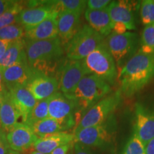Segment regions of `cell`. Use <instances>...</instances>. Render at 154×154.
Returning <instances> with one entry per match:
<instances>
[{
  "label": "cell",
  "mask_w": 154,
  "mask_h": 154,
  "mask_svg": "<svg viewBox=\"0 0 154 154\" xmlns=\"http://www.w3.org/2000/svg\"><path fill=\"white\" fill-rule=\"evenodd\" d=\"M154 77L153 55L138 51L127 61L118 74L120 92L127 97L134 96L147 85Z\"/></svg>",
  "instance_id": "cell-1"
},
{
  "label": "cell",
  "mask_w": 154,
  "mask_h": 154,
  "mask_svg": "<svg viewBox=\"0 0 154 154\" xmlns=\"http://www.w3.org/2000/svg\"><path fill=\"white\" fill-rule=\"evenodd\" d=\"M25 52L34 72L53 76L64 49L59 37L40 41L25 39Z\"/></svg>",
  "instance_id": "cell-2"
},
{
  "label": "cell",
  "mask_w": 154,
  "mask_h": 154,
  "mask_svg": "<svg viewBox=\"0 0 154 154\" xmlns=\"http://www.w3.org/2000/svg\"><path fill=\"white\" fill-rule=\"evenodd\" d=\"M111 92V86L95 74L86 75L80 81L70 96L79 111H87Z\"/></svg>",
  "instance_id": "cell-3"
},
{
  "label": "cell",
  "mask_w": 154,
  "mask_h": 154,
  "mask_svg": "<svg viewBox=\"0 0 154 154\" xmlns=\"http://www.w3.org/2000/svg\"><path fill=\"white\" fill-rule=\"evenodd\" d=\"M83 61L90 74L100 77L110 86L114 85L118 78V71L105 42H102Z\"/></svg>",
  "instance_id": "cell-4"
},
{
  "label": "cell",
  "mask_w": 154,
  "mask_h": 154,
  "mask_svg": "<svg viewBox=\"0 0 154 154\" xmlns=\"http://www.w3.org/2000/svg\"><path fill=\"white\" fill-rule=\"evenodd\" d=\"M103 42V36L89 25H84L65 46L64 51L69 60H83Z\"/></svg>",
  "instance_id": "cell-5"
},
{
  "label": "cell",
  "mask_w": 154,
  "mask_h": 154,
  "mask_svg": "<svg viewBox=\"0 0 154 154\" xmlns=\"http://www.w3.org/2000/svg\"><path fill=\"white\" fill-rule=\"evenodd\" d=\"M121 101L120 91L109 94L90 108L83 115L75 128L74 132L83 128L103 124L113 116Z\"/></svg>",
  "instance_id": "cell-6"
},
{
  "label": "cell",
  "mask_w": 154,
  "mask_h": 154,
  "mask_svg": "<svg viewBox=\"0 0 154 154\" xmlns=\"http://www.w3.org/2000/svg\"><path fill=\"white\" fill-rule=\"evenodd\" d=\"M106 43L114 59L119 74L136 51L138 43L137 34L129 32L123 34L111 33L108 36Z\"/></svg>",
  "instance_id": "cell-7"
},
{
  "label": "cell",
  "mask_w": 154,
  "mask_h": 154,
  "mask_svg": "<svg viewBox=\"0 0 154 154\" xmlns=\"http://www.w3.org/2000/svg\"><path fill=\"white\" fill-rule=\"evenodd\" d=\"M109 118L103 124L87 127L74 132L75 142H78L88 147H99L109 145L113 140L111 124L114 121Z\"/></svg>",
  "instance_id": "cell-8"
},
{
  "label": "cell",
  "mask_w": 154,
  "mask_h": 154,
  "mask_svg": "<svg viewBox=\"0 0 154 154\" xmlns=\"http://www.w3.org/2000/svg\"><path fill=\"white\" fill-rule=\"evenodd\" d=\"M59 72V89L68 99L74 93L80 81L86 75L91 74L83 60H68L60 67Z\"/></svg>",
  "instance_id": "cell-9"
},
{
  "label": "cell",
  "mask_w": 154,
  "mask_h": 154,
  "mask_svg": "<svg viewBox=\"0 0 154 154\" xmlns=\"http://www.w3.org/2000/svg\"><path fill=\"white\" fill-rule=\"evenodd\" d=\"M29 7L21 11L17 18V23L22 25L25 30L37 26L40 23L56 13L53 1H29Z\"/></svg>",
  "instance_id": "cell-10"
},
{
  "label": "cell",
  "mask_w": 154,
  "mask_h": 154,
  "mask_svg": "<svg viewBox=\"0 0 154 154\" xmlns=\"http://www.w3.org/2000/svg\"><path fill=\"white\" fill-rule=\"evenodd\" d=\"M79 111L74 101L58 91L49 99V118L64 121L74 126V113Z\"/></svg>",
  "instance_id": "cell-11"
},
{
  "label": "cell",
  "mask_w": 154,
  "mask_h": 154,
  "mask_svg": "<svg viewBox=\"0 0 154 154\" xmlns=\"http://www.w3.org/2000/svg\"><path fill=\"white\" fill-rule=\"evenodd\" d=\"M6 138L11 150L23 152L34 146L38 137L28 125L17 123L7 132Z\"/></svg>",
  "instance_id": "cell-12"
},
{
  "label": "cell",
  "mask_w": 154,
  "mask_h": 154,
  "mask_svg": "<svg viewBox=\"0 0 154 154\" xmlns=\"http://www.w3.org/2000/svg\"><path fill=\"white\" fill-rule=\"evenodd\" d=\"M26 88L36 101L49 99L59 91V83L57 77L34 72V76L26 85Z\"/></svg>",
  "instance_id": "cell-13"
},
{
  "label": "cell",
  "mask_w": 154,
  "mask_h": 154,
  "mask_svg": "<svg viewBox=\"0 0 154 154\" xmlns=\"http://www.w3.org/2000/svg\"><path fill=\"white\" fill-rule=\"evenodd\" d=\"M146 146L154 138V111L137 103L135 109L134 134Z\"/></svg>",
  "instance_id": "cell-14"
},
{
  "label": "cell",
  "mask_w": 154,
  "mask_h": 154,
  "mask_svg": "<svg viewBox=\"0 0 154 154\" xmlns=\"http://www.w3.org/2000/svg\"><path fill=\"white\" fill-rule=\"evenodd\" d=\"M34 71L29 64L27 57L3 70V77L7 89L16 86L26 87Z\"/></svg>",
  "instance_id": "cell-15"
},
{
  "label": "cell",
  "mask_w": 154,
  "mask_h": 154,
  "mask_svg": "<svg viewBox=\"0 0 154 154\" xmlns=\"http://www.w3.org/2000/svg\"><path fill=\"white\" fill-rule=\"evenodd\" d=\"M81 14L69 11H61L57 17L58 37L63 49L80 29Z\"/></svg>",
  "instance_id": "cell-16"
},
{
  "label": "cell",
  "mask_w": 154,
  "mask_h": 154,
  "mask_svg": "<svg viewBox=\"0 0 154 154\" xmlns=\"http://www.w3.org/2000/svg\"><path fill=\"white\" fill-rule=\"evenodd\" d=\"M136 3L131 1H111L108 7L109 15L112 22H121L127 26L128 30L136 29L134 7Z\"/></svg>",
  "instance_id": "cell-17"
},
{
  "label": "cell",
  "mask_w": 154,
  "mask_h": 154,
  "mask_svg": "<svg viewBox=\"0 0 154 154\" xmlns=\"http://www.w3.org/2000/svg\"><path fill=\"white\" fill-rule=\"evenodd\" d=\"M7 91L24 123L37 101L24 86H16L8 88Z\"/></svg>",
  "instance_id": "cell-18"
},
{
  "label": "cell",
  "mask_w": 154,
  "mask_h": 154,
  "mask_svg": "<svg viewBox=\"0 0 154 154\" xmlns=\"http://www.w3.org/2000/svg\"><path fill=\"white\" fill-rule=\"evenodd\" d=\"M58 14L59 13H56L37 26L25 30V39L29 41H40L58 37Z\"/></svg>",
  "instance_id": "cell-19"
},
{
  "label": "cell",
  "mask_w": 154,
  "mask_h": 154,
  "mask_svg": "<svg viewBox=\"0 0 154 154\" xmlns=\"http://www.w3.org/2000/svg\"><path fill=\"white\" fill-rule=\"evenodd\" d=\"M85 18L91 27L101 36H108L111 33V21L108 7L99 10L86 9Z\"/></svg>",
  "instance_id": "cell-20"
},
{
  "label": "cell",
  "mask_w": 154,
  "mask_h": 154,
  "mask_svg": "<svg viewBox=\"0 0 154 154\" xmlns=\"http://www.w3.org/2000/svg\"><path fill=\"white\" fill-rule=\"evenodd\" d=\"M74 135L67 132H59L44 137L38 138L34 143L35 151L44 154H50L59 146L72 143Z\"/></svg>",
  "instance_id": "cell-21"
},
{
  "label": "cell",
  "mask_w": 154,
  "mask_h": 154,
  "mask_svg": "<svg viewBox=\"0 0 154 154\" xmlns=\"http://www.w3.org/2000/svg\"><path fill=\"white\" fill-rule=\"evenodd\" d=\"M19 117H21L20 113L11 101L7 91L4 94L2 104L0 110V128L5 131L8 132L18 123L17 121Z\"/></svg>",
  "instance_id": "cell-22"
},
{
  "label": "cell",
  "mask_w": 154,
  "mask_h": 154,
  "mask_svg": "<svg viewBox=\"0 0 154 154\" xmlns=\"http://www.w3.org/2000/svg\"><path fill=\"white\" fill-rule=\"evenodd\" d=\"M30 127L38 138H42L48 135L64 132L65 130L69 129L72 126L64 121L47 118L36 122Z\"/></svg>",
  "instance_id": "cell-23"
},
{
  "label": "cell",
  "mask_w": 154,
  "mask_h": 154,
  "mask_svg": "<svg viewBox=\"0 0 154 154\" xmlns=\"http://www.w3.org/2000/svg\"><path fill=\"white\" fill-rule=\"evenodd\" d=\"M25 57H26L25 52V38L11 42L5 54L0 59V69L2 71L5 70L22 60Z\"/></svg>",
  "instance_id": "cell-24"
},
{
  "label": "cell",
  "mask_w": 154,
  "mask_h": 154,
  "mask_svg": "<svg viewBox=\"0 0 154 154\" xmlns=\"http://www.w3.org/2000/svg\"><path fill=\"white\" fill-rule=\"evenodd\" d=\"M49 99L37 101L24 124L31 126L36 122L49 118Z\"/></svg>",
  "instance_id": "cell-25"
},
{
  "label": "cell",
  "mask_w": 154,
  "mask_h": 154,
  "mask_svg": "<svg viewBox=\"0 0 154 154\" xmlns=\"http://www.w3.org/2000/svg\"><path fill=\"white\" fill-rule=\"evenodd\" d=\"M54 7L59 13L61 11H69L82 14L87 6V1L85 0H61L53 1Z\"/></svg>",
  "instance_id": "cell-26"
},
{
  "label": "cell",
  "mask_w": 154,
  "mask_h": 154,
  "mask_svg": "<svg viewBox=\"0 0 154 154\" xmlns=\"http://www.w3.org/2000/svg\"><path fill=\"white\" fill-rule=\"evenodd\" d=\"M24 27L19 23L9 25L0 29V39L12 42L24 38Z\"/></svg>",
  "instance_id": "cell-27"
},
{
  "label": "cell",
  "mask_w": 154,
  "mask_h": 154,
  "mask_svg": "<svg viewBox=\"0 0 154 154\" xmlns=\"http://www.w3.org/2000/svg\"><path fill=\"white\" fill-rule=\"evenodd\" d=\"M138 51L145 54H154V24L144 27L140 38V48Z\"/></svg>",
  "instance_id": "cell-28"
},
{
  "label": "cell",
  "mask_w": 154,
  "mask_h": 154,
  "mask_svg": "<svg viewBox=\"0 0 154 154\" xmlns=\"http://www.w3.org/2000/svg\"><path fill=\"white\" fill-rule=\"evenodd\" d=\"M24 9L23 4L16 1L10 8L0 16V29L9 25L17 23L19 14Z\"/></svg>",
  "instance_id": "cell-29"
},
{
  "label": "cell",
  "mask_w": 154,
  "mask_h": 154,
  "mask_svg": "<svg viewBox=\"0 0 154 154\" xmlns=\"http://www.w3.org/2000/svg\"><path fill=\"white\" fill-rule=\"evenodd\" d=\"M140 16L142 24L149 26L154 24V1L144 0L140 3Z\"/></svg>",
  "instance_id": "cell-30"
},
{
  "label": "cell",
  "mask_w": 154,
  "mask_h": 154,
  "mask_svg": "<svg viewBox=\"0 0 154 154\" xmlns=\"http://www.w3.org/2000/svg\"><path fill=\"white\" fill-rule=\"evenodd\" d=\"M122 154H146L145 146L137 136L134 134L126 143Z\"/></svg>",
  "instance_id": "cell-31"
},
{
  "label": "cell",
  "mask_w": 154,
  "mask_h": 154,
  "mask_svg": "<svg viewBox=\"0 0 154 154\" xmlns=\"http://www.w3.org/2000/svg\"><path fill=\"white\" fill-rule=\"evenodd\" d=\"M109 0H88L87 1V9L92 10H99L106 8L110 5Z\"/></svg>",
  "instance_id": "cell-32"
},
{
  "label": "cell",
  "mask_w": 154,
  "mask_h": 154,
  "mask_svg": "<svg viewBox=\"0 0 154 154\" xmlns=\"http://www.w3.org/2000/svg\"><path fill=\"white\" fill-rule=\"evenodd\" d=\"M11 149L2 129H0V154H8Z\"/></svg>",
  "instance_id": "cell-33"
},
{
  "label": "cell",
  "mask_w": 154,
  "mask_h": 154,
  "mask_svg": "<svg viewBox=\"0 0 154 154\" xmlns=\"http://www.w3.org/2000/svg\"><path fill=\"white\" fill-rule=\"evenodd\" d=\"M128 28L124 24L121 22H112L111 33L116 34H123L126 33Z\"/></svg>",
  "instance_id": "cell-34"
},
{
  "label": "cell",
  "mask_w": 154,
  "mask_h": 154,
  "mask_svg": "<svg viewBox=\"0 0 154 154\" xmlns=\"http://www.w3.org/2000/svg\"><path fill=\"white\" fill-rule=\"evenodd\" d=\"M74 154H94V153L88 146L75 142L74 144Z\"/></svg>",
  "instance_id": "cell-35"
},
{
  "label": "cell",
  "mask_w": 154,
  "mask_h": 154,
  "mask_svg": "<svg viewBox=\"0 0 154 154\" xmlns=\"http://www.w3.org/2000/svg\"><path fill=\"white\" fill-rule=\"evenodd\" d=\"M15 2L16 1L12 0H0V16L10 8Z\"/></svg>",
  "instance_id": "cell-36"
},
{
  "label": "cell",
  "mask_w": 154,
  "mask_h": 154,
  "mask_svg": "<svg viewBox=\"0 0 154 154\" xmlns=\"http://www.w3.org/2000/svg\"><path fill=\"white\" fill-rule=\"evenodd\" d=\"M73 145L72 143L66 144V145H63L57 148V149L54 150L50 154H67L69 153V150Z\"/></svg>",
  "instance_id": "cell-37"
},
{
  "label": "cell",
  "mask_w": 154,
  "mask_h": 154,
  "mask_svg": "<svg viewBox=\"0 0 154 154\" xmlns=\"http://www.w3.org/2000/svg\"><path fill=\"white\" fill-rule=\"evenodd\" d=\"M11 42L5 41V40H1L0 39V59H2V57H3L5 54L7 49H8L9 46L10 45Z\"/></svg>",
  "instance_id": "cell-38"
},
{
  "label": "cell",
  "mask_w": 154,
  "mask_h": 154,
  "mask_svg": "<svg viewBox=\"0 0 154 154\" xmlns=\"http://www.w3.org/2000/svg\"><path fill=\"white\" fill-rule=\"evenodd\" d=\"M7 91L3 77V71L0 69V94H5Z\"/></svg>",
  "instance_id": "cell-39"
},
{
  "label": "cell",
  "mask_w": 154,
  "mask_h": 154,
  "mask_svg": "<svg viewBox=\"0 0 154 154\" xmlns=\"http://www.w3.org/2000/svg\"><path fill=\"white\" fill-rule=\"evenodd\" d=\"M146 154H154V138L145 146Z\"/></svg>",
  "instance_id": "cell-40"
},
{
  "label": "cell",
  "mask_w": 154,
  "mask_h": 154,
  "mask_svg": "<svg viewBox=\"0 0 154 154\" xmlns=\"http://www.w3.org/2000/svg\"><path fill=\"white\" fill-rule=\"evenodd\" d=\"M8 154H24L22 152H19V151H13V150H10Z\"/></svg>",
  "instance_id": "cell-41"
},
{
  "label": "cell",
  "mask_w": 154,
  "mask_h": 154,
  "mask_svg": "<svg viewBox=\"0 0 154 154\" xmlns=\"http://www.w3.org/2000/svg\"><path fill=\"white\" fill-rule=\"evenodd\" d=\"M3 96L4 94H0V110H1L2 108V101H3Z\"/></svg>",
  "instance_id": "cell-42"
},
{
  "label": "cell",
  "mask_w": 154,
  "mask_h": 154,
  "mask_svg": "<svg viewBox=\"0 0 154 154\" xmlns=\"http://www.w3.org/2000/svg\"><path fill=\"white\" fill-rule=\"evenodd\" d=\"M31 154H44V153H40V152H38V151H32V153H31Z\"/></svg>",
  "instance_id": "cell-43"
},
{
  "label": "cell",
  "mask_w": 154,
  "mask_h": 154,
  "mask_svg": "<svg viewBox=\"0 0 154 154\" xmlns=\"http://www.w3.org/2000/svg\"><path fill=\"white\" fill-rule=\"evenodd\" d=\"M153 59H154V54H153Z\"/></svg>",
  "instance_id": "cell-44"
},
{
  "label": "cell",
  "mask_w": 154,
  "mask_h": 154,
  "mask_svg": "<svg viewBox=\"0 0 154 154\" xmlns=\"http://www.w3.org/2000/svg\"><path fill=\"white\" fill-rule=\"evenodd\" d=\"M153 1H154V0H153Z\"/></svg>",
  "instance_id": "cell-45"
}]
</instances>
